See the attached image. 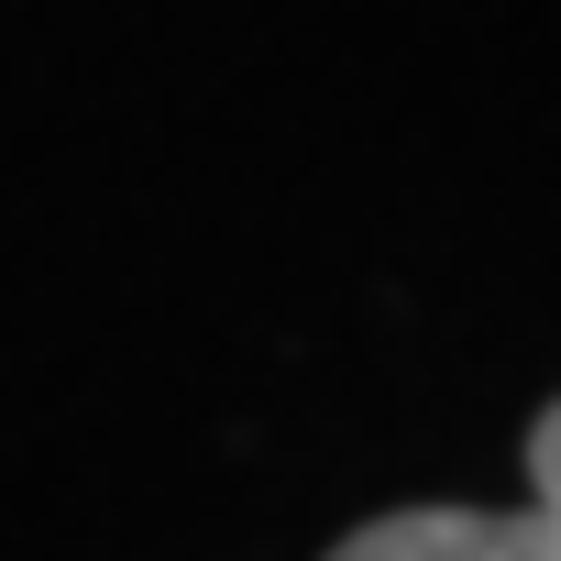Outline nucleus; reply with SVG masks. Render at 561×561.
<instances>
[{
    "label": "nucleus",
    "instance_id": "obj_1",
    "mask_svg": "<svg viewBox=\"0 0 561 561\" xmlns=\"http://www.w3.org/2000/svg\"><path fill=\"white\" fill-rule=\"evenodd\" d=\"M331 561H561V517H550V506H517V517H484V506H408V517L353 528Z\"/></svg>",
    "mask_w": 561,
    "mask_h": 561
},
{
    "label": "nucleus",
    "instance_id": "obj_2",
    "mask_svg": "<svg viewBox=\"0 0 561 561\" xmlns=\"http://www.w3.org/2000/svg\"><path fill=\"white\" fill-rule=\"evenodd\" d=\"M528 506H550V517H561V408H539V419H528Z\"/></svg>",
    "mask_w": 561,
    "mask_h": 561
}]
</instances>
